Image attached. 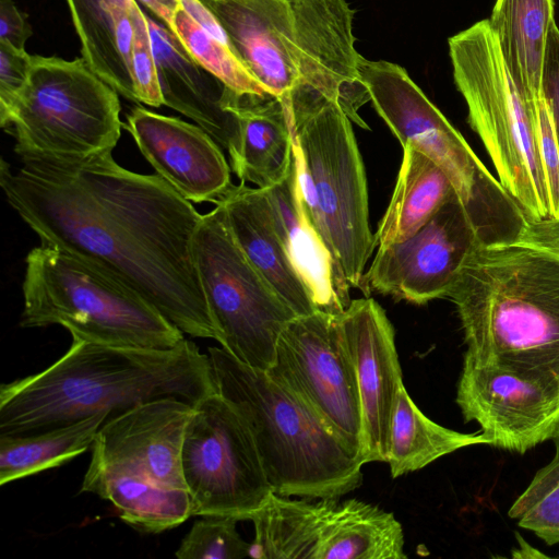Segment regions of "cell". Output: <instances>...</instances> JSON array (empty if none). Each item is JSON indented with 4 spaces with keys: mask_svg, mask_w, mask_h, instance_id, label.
Instances as JSON below:
<instances>
[{
    "mask_svg": "<svg viewBox=\"0 0 559 559\" xmlns=\"http://www.w3.org/2000/svg\"><path fill=\"white\" fill-rule=\"evenodd\" d=\"M555 447H556V457L559 459V430L556 432V435L552 438Z\"/></svg>",
    "mask_w": 559,
    "mask_h": 559,
    "instance_id": "obj_40",
    "label": "cell"
},
{
    "mask_svg": "<svg viewBox=\"0 0 559 559\" xmlns=\"http://www.w3.org/2000/svg\"><path fill=\"white\" fill-rule=\"evenodd\" d=\"M250 72L276 97L310 85L340 102L357 126L369 94L347 0H198Z\"/></svg>",
    "mask_w": 559,
    "mask_h": 559,
    "instance_id": "obj_3",
    "label": "cell"
},
{
    "mask_svg": "<svg viewBox=\"0 0 559 559\" xmlns=\"http://www.w3.org/2000/svg\"><path fill=\"white\" fill-rule=\"evenodd\" d=\"M224 106L239 121V150L230 166L240 181L267 188L285 179L294 162V139L283 99L226 87Z\"/></svg>",
    "mask_w": 559,
    "mask_h": 559,
    "instance_id": "obj_23",
    "label": "cell"
},
{
    "mask_svg": "<svg viewBox=\"0 0 559 559\" xmlns=\"http://www.w3.org/2000/svg\"><path fill=\"white\" fill-rule=\"evenodd\" d=\"M193 252L218 343L238 360L266 371L282 331L297 314L246 257L221 203L202 215Z\"/></svg>",
    "mask_w": 559,
    "mask_h": 559,
    "instance_id": "obj_11",
    "label": "cell"
},
{
    "mask_svg": "<svg viewBox=\"0 0 559 559\" xmlns=\"http://www.w3.org/2000/svg\"><path fill=\"white\" fill-rule=\"evenodd\" d=\"M545 544H559V459L540 468L508 511Z\"/></svg>",
    "mask_w": 559,
    "mask_h": 559,
    "instance_id": "obj_31",
    "label": "cell"
},
{
    "mask_svg": "<svg viewBox=\"0 0 559 559\" xmlns=\"http://www.w3.org/2000/svg\"><path fill=\"white\" fill-rule=\"evenodd\" d=\"M543 97L550 111L559 152V27L550 28L542 76Z\"/></svg>",
    "mask_w": 559,
    "mask_h": 559,
    "instance_id": "obj_35",
    "label": "cell"
},
{
    "mask_svg": "<svg viewBox=\"0 0 559 559\" xmlns=\"http://www.w3.org/2000/svg\"><path fill=\"white\" fill-rule=\"evenodd\" d=\"M487 20L512 81L537 106L548 35L556 23L554 0H496Z\"/></svg>",
    "mask_w": 559,
    "mask_h": 559,
    "instance_id": "obj_24",
    "label": "cell"
},
{
    "mask_svg": "<svg viewBox=\"0 0 559 559\" xmlns=\"http://www.w3.org/2000/svg\"><path fill=\"white\" fill-rule=\"evenodd\" d=\"M262 189L289 260L317 309L341 313L352 301L350 288L308 215L295 159L285 179Z\"/></svg>",
    "mask_w": 559,
    "mask_h": 559,
    "instance_id": "obj_21",
    "label": "cell"
},
{
    "mask_svg": "<svg viewBox=\"0 0 559 559\" xmlns=\"http://www.w3.org/2000/svg\"><path fill=\"white\" fill-rule=\"evenodd\" d=\"M32 64L26 50L0 41V117L5 115L24 88Z\"/></svg>",
    "mask_w": 559,
    "mask_h": 559,
    "instance_id": "obj_34",
    "label": "cell"
},
{
    "mask_svg": "<svg viewBox=\"0 0 559 559\" xmlns=\"http://www.w3.org/2000/svg\"><path fill=\"white\" fill-rule=\"evenodd\" d=\"M132 23L131 67L139 103L152 107L164 105L156 61L152 45L147 15L140 9L136 0H130Z\"/></svg>",
    "mask_w": 559,
    "mask_h": 559,
    "instance_id": "obj_33",
    "label": "cell"
},
{
    "mask_svg": "<svg viewBox=\"0 0 559 559\" xmlns=\"http://www.w3.org/2000/svg\"><path fill=\"white\" fill-rule=\"evenodd\" d=\"M489 444L481 433H463L428 418L401 385L391 423L386 463L393 478L416 472L459 449Z\"/></svg>",
    "mask_w": 559,
    "mask_h": 559,
    "instance_id": "obj_28",
    "label": "cell"
},
{
    "mask_svg": "<svg viewBox=\"0 0 559 559\" xmlns=\"http://www.w3.org/2000/svg\"><path fill=\"white\" fill-rule=\"evenodd\" d=\"M266 372L361 456L358 382L336 314L317 310L289 321Z\"/></svg>",
    "mask_w": 559,
    "mask_h": 559,
    "instance_id": "obj_14",
    "label": "cell"
},
{
    "mask_svg": "<svg viewBox=\"0 0 559 559\" xmlns=\"http://www.w3.org/2000/svg\"><path fill=\"white\" fill-rule=\"evenodd\" d=\"M164 105L204 129L230 162L240 143L237 116L224 106L226 86L199 64L178 37L158 19L147 16Z\"/></svg>",
    "mask_w": 559,
    "mask_h": 559,
    "instance_id": "obj_20",
    "label": "cell"
},
{
    "mask_svg": "<svg viewBox=\"0 0 559 559\" xmlns=\"http://www.w3.org/2000/svg\"><path fill=\"white\" fill-rule=\"evenodd\" d=\"M181 468L192 515L251 520L273 492L248 425L218 392L194 406Z\"/></svg>",
    "mask_w": 559,
    "mask_h": 559,
    "instance_id": "obj_13",
    "label": "cell"
},
{
    "mask_svg": "<svg viewBox=\"0 0 559 559\" xmlns=\"http://www.w3.org/2000/svg\"><path fill=\"white\" fill-rule=\"evenodd\" d=\"M32 35L26 15L12 0H0V41L19 50H25V44Z\"/></svg>",
    "mask_w": 559,
    "mask_h": 559,
    "instance_id": "obj_36",
    "label": "cell"
},
{
    "mask_svg": "<svg viewBox=\"0 0 559 559\" xmlns=\"http://www.w3.org/2000/svg\"><path fill=\"white\" fill-rule=\"evenodd\" d=\"M515 536L519 539L520 547L512 550L513 558H549L547 555H544L528 545L518 533H515Z\"/></svg>",
    "mask_w": 559,
    "mask_h": 559,
    "instance_id": "obj_39",
    "label": "cell"
},
{
    "mask_svg": "<svg viewBox=\"0 0 559 559\" xmlns=\"http://www.w3.org/2000/svg\"><path fill=\"white\" fill-rule=\"evenodd\" d=\"M455 192L442 168L406 145L391 201L374 233L378 247L414 236Z\"/></svg>",
    "mask_w": 559,
    "mask_h": 559,
    "instance_id": "obj_26",
    "label": "cell"
},
{
    "mask_svg": "<svg viewBox=\"0 0 559 559\" xmlns=\"http://www.w3.org/2000/svg\"><path fill=\"white\" fill-rule=\"evenodd\" d=\"M238 520L228 516H203L194 522L175 556L179 559H241L250 557L251 543L236 528Z\"/></svg>",
    "mask_w": 559,
    "mask_h": 559,
    "instance_id": "obj_32",
    "label": "cell"
},
{
    "mask_svg": "<svg viewBox=\"0 0 559 559\" xmlns=\"http://www.w3.org/2000/svg\"><path fill=\"white\" fill-rule=\"evenodd\" d=\"M217 392L242 416L273 492L338 499L362 481L360 454L264 370L209 348Z\"/></svg>",
    "mask_w": 559,
    "mask_h": 559,
    "instance_id": "obj_6",
    "label": "cell"
},
{
    "mask_svg": "<svg viewBox=\"0 0 559 559\" xmlns=\"http://www.w3.org/2000/svg\"><path fill=\"white\" fill-rule=\"evenodd\" d=\"M25 264L22 328L59 324L73 341L157 349L185 338L138 289L88 259L39 245Z\"/></svg>",
    "mask_w": 559,
    "mask_h": 559,
    "instance_id": "obj_8",
    "label": "cell"
},
{
    "mask_svg": "<svg viewBox=\"0 0 559 559\" xmlns=\"http://www.w3.org/2000/svg\"><path fill=\"white\" fill-rule=\"evenodd\" d=\"M80 492L108 500L124 523L145 533L174 528L192 515L187 489L159 486L109 468L88 465Z\"/></svg>",
    "mask_w": 559,
    "mask_h": 559,
    "instance_id": "obj_27",
    "label": "cell"
},
{
    "mask_svg": "<svg viewBox=\"0 0 559 559\" xmlns=\"http://www.w3.org/2000/svg\"><path fill=\"white\" fill-rule=\"evenodd\" d=\"M111 152L25 157L16 169L2 159L0 186L40 245L102 265L183 334L218 342L193 252L202 214L159 175L128 170Z\"/></svg>",
    "mask_w": 559,
    "mask_h": 559,
    "instance_id": "obj_1",
    "label": "cell"
},
{
    "mask_svg": "<svg viewBox=\"0 0 559 559\" xmlns=\"http://www.w3.org/2000/svg\"><path fill=\"white\" fill-rule=\"evenodd\" d=\"M82 58L124 98L139 103L131 67L130 0H66Z\"/></svg>",
    "mask_w": 559,
    "mask_h": 559,
    "instance_id": "obj_25",
    "label": "cell"
},
{
    "mask_svg": "<svg viewBox=\"0 0 559 559\" xmlns=\"http://www.w3.org/2000/svg\"><path fill=\"white\" fill-rule=\"evenodd\" d=\"M456 404L490 445L524 454L559 430V377L480 364L464 354Z\"/></svg>",
    "mask_w": 559,
    "mask_h": 559,
    "instance_id": "obj_15",
    "label": "cell"
},
{
    "mask_svg": "<svg viewBox=\"0 0 559 559\" xmlns=\"http://www.w3.org/2000/svg\"><path fill=\"white\" fill-rule=\"evenodd\" d=\"M218 203L224 207L237 243L275 293L297 316L317 311L307 287L289 260L264 190L240 182Z\"/></svg>",
    "mask_w": 559,
    "mask_h": 559,
    "instance_id": "obj_22",
    "label": "cell"
},
{
    "mask_svg": "<svg viewBox=\"0 0 559 559\" xmlns=\"http://www.w3.org/2000/svg\"><path fill=\"white\" fill-rule=\"evenodd\" d=\"M480 364L559 377V258L510 243L479 247L448 293Z\"/></svg>",
    "mask_w": 559,
    "mask_h": 559,
    "instance_id": "obj_4",
    "label": "cell"
},
{
    "mask_svg": "<svg viewBox=\"0 0 559 559\" xmlns=\"http://www.w3.org/2000/svg\"><path fill=\"white\" fill-rule=\"evenodd\" d=\"M173 33L189 55L229 90L240 95L270 94L236 53L217 21L198 0H182Z\"/></svg>",
    "mask_w": 559,
    "mask_h": 559,
    "instance_id": "obj_30",
    "label": "cell"
},
{
    "mask_svg": "<svg viewBox=\"0 0 559 559\" xmlns=\"http://www.w3.org/2000/svg\"><path fill=\"white\" fill-rule=\"evenodd\" d=\"M217 392L209 355L183 338L168 349L72 341L43 371L0 386V436L68 425L95 414L118 415L176 397L193 406Z\"/></svg>",
    "mask_w": 559,
    "mask_h": 559,
    "instance_id": "obj_2",
    "label": "cell"
},
{
    "mask_svg": "<svg viewBox=\"0 0 559 559\" xmlns=\"http://www.w3.org/2000/svg\"><path fill=\"white\" fill-rule=\"evenodd\" d=\"M479 247L467 211L454 192L414 236L378 247L360 290L366 297L377 293L415 305L445 298Z\"/></svg>",
    "mask_w": 559,
    "mask_h": 559,
    "instance_id": "obj_16",
    "label": "cell"
},
{
    "mask_svg": "<svg viewBox=\"0 0 559 559\" xmlns=\"http://www.w3.org/2000/svg\"><path fill=\"white\" fill-rule=\"evenodd\" d=\"M250 521V558H406L403 528L393 513L356 499L309 502L272 492Z\"/></svg>",
    "mask_w": 559,
    "mask_h": 559,
    "instance_id": "obj_12",
    "label": "cell"
},
{
    "mask_svg": "<svg viewBox=\"0 0 559 559\" xmlns=\"http://www.w3.org/2000/svg\"><path fill=\"white\" fill-rule=\"evenodd\" d=\"M283 99L293 133L294 159L308 215L349 288L361 289L377 247L369 225L365 166L352 120L338 100L310 85Z\"/></svg>",
    "mask_w": 559,
    "mask_h": 559,
    "instance_id": "obj_7",
    "label": "cell"
},
{
    "mask_svg": "<svg viewBox=\"0 0 559 559\" xmlns=\"http://www.w3.org/2000/svg\"><path fill=\"white\" fill-rule=\"evenodd\" d=\"M118 93L83 58L32 56L26 84L0 117L20 158H85L112 151L121 135Z\"/></svg>",
    "mask_w": 559,
    "mask_h": 559,
    "instance_id": "obj_10",
    "label": "cell"
},
{
    "mask_svg": "<svg viewBox=\"0 0 559 559\" xmlns=\"http://www.w3.org/2000/svg\"><path fill=\"white\" fill-rule=\"evenodd\" d=\"M514 243L539 249L559 258V217L526 222Z\"/></svg>",
    "mask_w": 559,
    "mask_h": 559,
    "instance_id": "obj_37",
    "label": "cell"
},
{
    "mask_svg": "<svg viewBox=\"0 0 559 559\" xmlns=\"http://www.w3.org/2000/svg\"><path fill=\"white\" fill-rule=\"evenodd\" d=\"M359 79L402 146L436 162L463 202L481 246L514 243L526 217L463 135L397 63L360 56Z\"/></svg>",
    "mask_w": 559,
    "mask_h": 559,
    "instance_id": "obj_9",
    "label": "cell"
},
{
    "mask_svg": "<svg viewBox=\"0 0 559 559\" xmlns=\"http://www.w3.org/2000/svg\"><path fill=\"white\" fill-rule=\"evenodd\" d=\"M336 318L358 382L361 457L365 464L386 462L394 406L404 384L394 328L370 296L352 300Z\"/></svg>",
    "mask_w": 559,
    "mask_h": 559,
    "instance_id": "obj_18",
    "label": "cell"
},
{
    "mask_svg": "<svg viewBox=\"0 0 559 559\" xmlns=\"http://www.w3.org/2000/svg\"><path fill=\"white\" fill-rule=\"evenodd\" d=\"M109 414L28 435L0 436V484L60 466L92 448Z\"/></svg>",
    "mask_w": 559,
    "mask_h": 559,
    "instance_id": "obj_29",
    "label": "cell"
},
{
    "mask_svg": "<svg viewBox=\"0 0 559 559\" xmlns=\"http://www.w3.org/2000/svg\"><path fill=\"white\" fill-rule=\"evenodd\" d=\"M123 128L156 174L186 200L217 204L233 189L221 145L200 126L136 106Z\"/></svg>",
    "mask_w": 559,
    "mask_h": 559,
    "instance_id": "obj_19",
    "label": "cell"
},
{
    "mask_svg": "<svg viewBox=\"0 0 559 559\" xmlns=\"http://www.w3.org/2000/svg\"><path fill=\"white\" fill-rule=\"evenodd\" d=\"M148 9L155 17L160 20L171 32L175 17L182 8V0H136Z\"/></svg>",
    "mask_w": 559,
    "mask_h": 559,
    "instance_id": "obj_38",
    "label": "cell"
},
{
    "mask_svg": "<svg viewBox=\"0 0 559 559\" xmlns=\"http://www.w3.org/2000/svg\"><path fill=\"white\" fill-rule=\"evenodd\" d=\"M193 412L194 406L182 400L163 397L109 417L96 435L90 465L187 489L181 450Z\"/></svg>",
    "mask_w": 559,
    "mask_h": 559,
    "instance_id": "obj_17",
    "label": "cell"
},
{
    "mask_svg": "<svg viewBox=\"0 0 559 559\" xmlns=\"http://www.w3.org/2000/svg\"><path fill=\"white\" fill-rule=\"evenodd\" d=\"M448 46L467 121L500 183L527 222L559 217V152L546 103L534 106L519 92L488 20L453 35Z\"/></svg>",
    "mask_w": 559,
    "mask_h": 559,
    "instance_id": "obj_5",
    "label": "cell"
}]
</instances>
